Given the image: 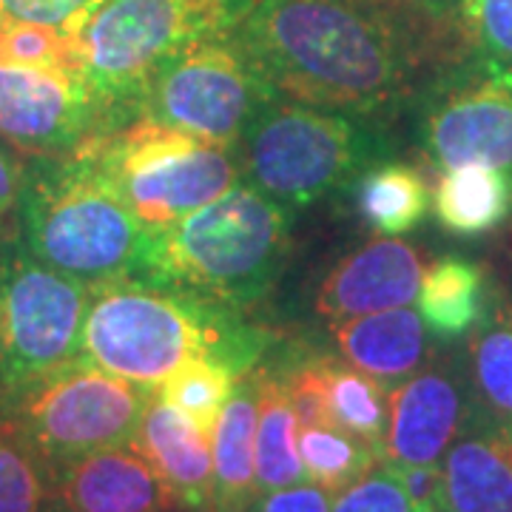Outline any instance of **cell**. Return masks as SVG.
Segmentation results:
<instances>
[{"instance_id": "cell-1", "label": "cell", "mask_w": 512, "mask_h": 512, "mask_svg": "<svg viewBox=\"0 0 512 512\" xmlns=\"http://www.w3.org/2000/svg\"><path fill=\"white\" fill-rule=\"evenodd\" d=\"M396 0H256L237 40L276 97L339 114L390 109L419 69V29Z\"/></svg>"}, {"instance_id": "cell-2", "label": "cell", "mask_w": 512, "mask_h": 512, "mask_svg": "<svg viewBox=\"0 0 512 512\" xmlns=\"http://www.w3.org/2000/svg\"><path fill=\"white\" fill-rule=\"evenodd\" d=\"M268 342L271 333L248 325L242 311L146 282H109L89 293L80 356L126 382L160 387L194 359L242 376Z\"/></svg>"}, {"instance_id": "cell-3", "label": "cell", "mask_w": 512, "mask_h": 512, "mask_svg": "<svg viewBox=\"0 0 512 512\" xmlns=\"http://www.w3.org/2000/svg\"><path fill=\"white\" fill-rule=\"evenodd\" d=\"M288 211L239 180L220 200L151 231L143 282L245 313L274 291L285 268Z\"/></svg>"}, {"instance_id": "cell-4", "label": "cell", "mask_w": 512, "mask_h": 512, "mask_svg": "<svg viewBox=\"0 0 512 512\" xmlns=\"http://www.w3.org/2000/svg\"><path fill=\"white\" fill-rule=\"evenodd\" d=\"M18 239L83 285L143 282L151 228L134 217L86 151L26 157Z\"/></svg>"}, {"instance_id": "cell-5", "label": "cell", "mask_w": 512, "mask_h": 512, "mask_svg": "<svg viewBox=\"0 0 512 512\" xmlns=\"http://www.w3.org/2000/svg\"><path fill=\"white\" fill-rule=\"evenodd\" d=\"M256 0H103L74 32L80 74L103 111V131L134 117L137 94L165 57L237 32ZM100 131V134H103Z\"/></svg>"}, {"instance_id": "cell-6", "label": "cell", "mask_w": 512, "mask_h": 512, "mask_svg": "<svg viewBox=\"0 0 512 512\" xmlns=\"http://www.w3.org/2000/svg\"><path fill=\"white\" fill-rule=\"evenodd\" d=\"M239 171L256 191L305 208L353 185L382 163L387 140L350 114L274 97L239 137Z\"/></svg>"}, {"instance_id": "cell-7", "label": "cell", "mask_w": 512, "mask_h": 512, "mask_svg": "<svg viewBox=\"0 0 512 512\" xmlns=\"http://www.w3.org/2000/svg\"><path fill=\"white\" fill-rule=\"evenodd\" d=\"M134 217L157 231L220 200L242 180L234 148L146 117L97 134L83 148Z\"/></svg>"}, {"instance_id": "cell-8", "label": "cell", "mask_w": 512, "mask_h": 512, "mask_svg": "<svg viewBox=\"0 0 512 512\" xmlns=\"http://www.w3.org/2000/svg\"><path fill=\"white\" fill-rule=\"evenodd\" d=\"M157 387L111 376L83 356L55 373L0 393V421L49 467L131 444Z\"/></svg>"}, {"instance_id": "cell-9", "label": "cell", "mask_w": 512, "mask_h": 512, "mask_svg": "<svg viewBox=\"0 0 512 512\" xmlns=\"http://www.w3.org/2000/svg\"><path fill=\"white\" fill-rule=\"evenodd\" d=\"M274 97V89L231 32L197 40L165 57L137 94L134 117L237 148L245 126Z\"/></svg>"}, {"instance_id": "cell-10", "label": "cell", "mask_w": 512, "mask_h": 512, "mask_svg": "<svg viewBox=\"0 0 512 512\" xmlns=\"http://www.w3.org/2000/svg\"><path fill=\"white\" fill-rule=\"evenodd\" d=\"M92 288L26 251L0 242V393L37 382L80 359Z\"/></svg>"}, {"instance_id": "cell-11", "label": "cell", "mask_w": 512, "mask_h": 512, "mask_svg": "<svg viewBox=\"0 0 512 512\" xmlns=\"http://www.w3.org/2000/svg\"><path fill=\"white\" fill-rule=\"evenodd\" d=\"M416 134L433 168L493 165L512 174V63L473 52L430 77Z\"/></svg>"}, {"instance_id": "cell-12", "label": "cell", "mask_w": 512, "mask_h": 512, "mask_svg": "<svg viewBox=\"0 0 512 512\" xmlns=\"http://www.w3.org/2000/svg\"><path fill=\"white\" fill-rule=\"evenodd\" d=\"M103 131L83 74L0 63V140L23 157L74 154Z\"/></svg>"}, {"instance_id": "cell-13", "label": "cell", "mask_w": 512, "mask_h": 512, "mask_svg": "<svg viewBox=\"0 0 512 512\" xmlns=\"http://www.w3.org/2000/svg\"><path fill=\"white\" fill-rule=\"evenodd\" d=\"M476 407L467 370L450 362L424 365L390 387L382 461L396 467L441 464Z\"/></svg>"}, {"instance_id": "cell-14", "label": "cell", "mask_w": 512, "mask_h": 512, "mask_svg": "<svg viewBox=\"0 0 512 512\" xmlns=\"http://www.w3.org/2000/svg\"><path fill=\"white\" fill-rule=\"evenodd\" d=\"M424 262L416 245L379 237L342 256L316 293V313L330 325L365 313L404 308L419 299Z\"/></svg>"}, {"instance_id": "cell-15", "label": "cell", "mask_w": 512, "mask_h": 512, "mask_svg": "<svg viewBox=\"0 0 512 512\" xmlns=\"http://www.w3.org/2000/svg\"><path fill=\"white\" fill-rule=\"evenodd\" d=\"M52 498L66 512L180 510L151 461L131 444L52 467Z\"/></svg>"}, {"instance_id": "cell-16", "label": "cell", "mask_w": 512, "mask_h": 512, "mask_svg": "<svg viewBox=\"0 0 512 512\" xmlns=\"http://www.w3.org/2000/svg\"><path fill=\"white\" fill-rule=\"evenodd\" d=\"M450 512H512V427L476 407L441 458Z\"/></svg>"}, {"instance_id": "cell-17", "label": "cell", "mask_w": 512, "mask_h": 512, "mask_svg": "<svg viewBox=\"0 0 512 512\" xmlns=\"http://www.w3.org/2000/svg\"><path fill=\"white\" fill-rule=\"evenodd\" d=\"M205 433L160 393L148 402L143 424L131 447H137L163 478L180 510H205L214 498V447Z\"/></svg>"}, {"instance_id": "cell-18", "label": "cell", "mask_w": 512, "mask_h": 512, "mask_svg": "<svg viewBox=\"0 0 512 512\" xmlns=\"http://www.w3.org/2000/svg\"><path fill=\"white\" fill-rule=\"evenodd\" d=\"M330 328L342 359L382 384H399L430 359V328L410 305L353 316Z\"/></svg>"}, {"instance_id": "cell-19", "label": "cell", "mask_w": 512, "mask_h": 512, "mask_svg": "<svg viewBox=\"0 0 512 512\" xmlns=\"http://www.w3.org/2000/svg\"><path fill=\"white\" fill-rule=\"evenodd\" d=\"M256 407L259 376L242 373L214 430V512H251L256 487Z\"/></svg>"}, {"instance_id": "cell-20", "label": "cell", "mask_w": 512, "mask_h": 512, "mask_svg": "<svg viewBox=\"0 0 512 512\" xmlns=\"http://www.w3.org/2000/svg\"><path fill=\"white\" fill-rule=\"evenodd\" d=\"M433 214L456 237H481L512 214V174L493 165H456L441 171Z\"/></svg>"}, {"instance_id": "cell-21", "label": "cell", "mask_w": 512, "mask_h": 512, "mask_svg": "<svg viewBox=\"0 0 512 512\" xmlns=\"http://www.w3.org/2000/svg\"><path fill=\"white\" fill-rule=\"evenodd\" d=\"M467 379L490 419L512 427V299L490 288L487 311L467 342Z\"/></svg>"}, {"instance_id": "cell-22", "label": "cell", "mask_w": 512, "mask_h": 512, "mask_svg": "<svg viewBox=\"0 0 512 512\" xmlns=\"http://www.w3.org/2000/svg\"><path fill=\"white\" fill-rule=\"evenodd\" d=\"M487 299V271L473 259L441 256L421 276L419 313L439 339L470 336L487 311Z\"/></svg>"}, {"instance_id": "cell-23", "label": "cell", "mask_w": 512, "mask_h": 512, "mask_svg": "<svg viewBox=\"0 0 512 512\" xmlns=\"http://www.w3.org/2000/svg\"><path fill=\"white\" fill-rule=\"evenodd\" d=\"M259 407H256V487L259 495L308 481L299 456V419L282 379L256 367Z\"/></svg>"}, {"instance_id": "cell-24", "label": "cell", "mask_w": 512, "mask_h": 512, "mask_svg": "<svg viewBox=\"0 0 512 512\" xmlns=\"http://www.w3.org/2000/svg\"><path fill=\"white\" fill-rule=\"evenodd\" d=\"M353 185L359 214L384 237L413 231L433 205V191L413 165L382 160L370 165Z\"/></svg>"}, {"instance_id": "cell-25", "label": "cell", "mask_w": 512, "mask_h": 512, "mask_svg": "<svg viewBox=\"0 0 512 512\" xmlns=\"http://www.w3.org/2000/svg\"><path fill=\"white\" fill-rule=\"evenodd\" d=\"M325 387H328L330 416L336 427L365 439L382 461L384 433L390 419V387H384L370 373L350 365L348 359L322 356Z\"/></svg>"}, {"instance_id": "cell-26", "label": "cell", "mask_w": 512, "mask_h": 512, "mask_svg": "<svg viewBox=\"0 0 512 512\" xmlns=\"http://www.w3.org/2000/svg\"><path fill=\"white\" fill-rule=\"evenodd\" d=\"M299 456L308 481L330 495L348 490L379 464V453L345 427H299Z\"/></svg>"}, {"instance_id": "cell-27", "label": "cell", "mask_w": 512, "mask_h": 512, "mask_svg": "<svg viewBox=\"0 0 512 512\" xmlns=\"http://www.w3.org/2000/svg\"><path fill=\"white\" fill-rule=\"evenodd\" d=\"M237 379L239 376H234L225 365L208 362V359H194L180 370H174L157 387V393L171 407H177L183 416L194 421L197 427L214 436L217 421L234 393Z\"/></svg>"}, {"instance_id": "cell-28", "label": "cell", "mask_w": 512, "mask_h": 512, "mask_svg": "<svg viewBox=\"0 0 512 512\" xmlns=\"http://www.w3.org/2000/svg\"><path fill=\"white\" fill-rule=\"evenodd\" d=\"M52 501V467L0 421V512H43Z\"/></svg>"}, {"instance_id": "cell-29", "label": "cell", "mask_w": 512, "mask_h": 512, "mask_svg": "<svg viewBox=\"0 0 512 512\" xmlns=\"http://www.w3.org/2000/svg\"><path fill=\"white\" fill-rule=\"evenodd\" d=\"M0 63L80 72L72 35L12 18L0 20Z\"/></svg>"}, {"instance_id": "cell-30", "label": "cell", "mask_w": 512, "mask_h": 512, "mask_svg": "<svg viewBox=\"0 0 512 512\" xmlns=\"http://www.w3.org/2000/svg\"><path fill=\"white\" fill-rule=\"evenodd\" d=\"M456 20L478 55L512 63V0H456Z\"/></svg>"}, {"instance_id": "cell-31", "label": "cell", "mask_w": 512, "mask_h": 512, "mask_svg": "<svg viewBox=\"0 0 512 512\" xmlns=\"http://www.w3.org/2000/svg\"><path fill=\"white\" fill-rule=\"evenodd\" d=\"M333 512H413V507L396 470L379 461L367 476L336 495Z\"/></svg>"}, {"instance_id": "cell-32", "label": "cell", "mask_w": 512, "mask_h": 512, "mask_svg": "<svg viewBox=\"0 0 512 512\" xmlns=\"http://www.w3.org/2000/svg\"><path fill=\"white\" fill-rule=\"evenodd\" d=\"M103 0H0L3 15L74 35Z\"/></svg>"}, {"instance_id": "cell-33", "label": "cell", "mask_w": 512, "mask_h": 512, "mask_svg": "<svg viewBox=\"0 0 512 512\" xmlns=\"http://www.w3.org/2000/svg\"><path fill=\"white\" fill-rule=\"evenodd\" d=\"M23 177H26V157L0 140V242L18 237Z\"/></svg>"}, {"instance_id": "cell-34", "label": "cell", "mask_w": 512, "mask_h": 512, "mask_svg": "<svg viewBox=\"0 0 512 512\" xmlns=\"http://www.w3.org/2000/svg\"><path fill=\"white\" fill-rule=\"evenodd\" d=\"M390 467L396 470V476L402 481L413 512H450L447 510L441 464H419V467H396V464H390Z\"/></svg>"}, {"instance_id": "cell-35", "label": "cell", "mask_w": 512, "mask_h": 512, "mask_svg": "<svg viewBox=\"0 0 512 512\" xmlns=\"http://www.w3.org/2000/svg\"><path fill=\"white\" fill-rule=\"evenodd\" d=\"M256 512H333V498L313 481H299L262 495Z\"/></svg>"}, {"instance_id": "cell-36", "label": "cell", "mask_w": 512, "mask_h": 512, "mask_svg": "<svg viewBox=\"0 0 512 512\" xmlns=\"http://www.w3.org/2000/svg\"><path fill=\"white\" fill-rule=\"evenodd\" d=\"M396 3H404V6H416L419 12H427V15H436L441 6H447L450 0H396Z\"/></svg>"}, {"instance_id": "cell-37", "label": "cell", "mask_w": 512, "mask_h": 512, "mask_svg": "<svg viewBox=\"0 0 512 512\" xmlns=\"http://www.w3.org/2000/svg\"><path fill=\"white\" fill-rule=\"evenodd\" d=\"M43 512H66V510H63V507H60V504H57L55 498H52V501H49V504H46V510H43Z\"/></svg>"}, {"instance_id": "cell-38", "label": "cell", "mask_w": 512, "mask_h": 512, "mask_svg": "<svg viewBox=\"0 0 512 512\" xmlns=\"http://www.w3.org/2000/svg\"><path fill=\"white\" fill-rule=\"evenodd\" d=\"M3 18H6V15H3V9H0V20H3Z\"/></svg>"}]
</instances>
